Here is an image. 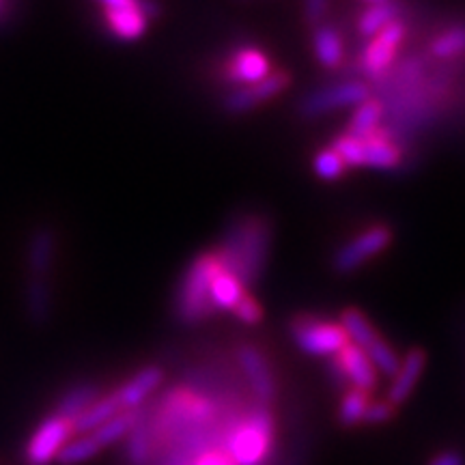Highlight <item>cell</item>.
Returning a JSON list of instances; mask_svg holds the SVG:
<instances>
[{"label":"cell","instance_id":"1","mask_svg":"<svg viewBox=\"0 0 465 465\" xmlns=\"http://www.w3.org/2000/svg\"><path fill=\"white\" fill-rule=\"evenodd\" d=\"M274 240V226L263 213H242L229 224L224 240L218 243L216 254L224 270L243 287H254L267 267Z\"/></svg>","mask_w":465,"mask_h":465},{"label":"cell","instance_id":"2","mask_svg":"<svg viewBox=\"0 0 465 465\" xmlns=\"http://www.w3.org/2000/svg\"><path fill=\"white\" fill-rule=\"evenodd\" d=\"M216 250H205L190 261L174 293V317L183 325L203 323L216 312L212 304V281L218 272Z\"/></svg>","mask_w":465,"mask_h":465},{"label":"cell","instance_id":"3","mask_svg":"<svg viewBox=\"0 0 465 465\" xmlns=\"http://www.w3.org/2000/svg\"><path fill=\"white\" fill-rule=\"evenodd\" d=\"M274 441V416L270 407L254 405L243 418H235L226 435V452L235 465H259Z\"/></svg>","mask_w":465,"mask_h":465},{"label":"cell","instance_id":"4","mask_svg":"<svg viewBox=\"0 0 465 465\" xmlns=\"http://www.w3.org/2000/svg\"><path fill=\"white\" fill-rule=\"evenodd\" d=\"M289 336L308 356H336L349 345L341 323L328 322L311 312H298L289 322Z\"/></svg>","mask_w":465,"mask_h":465},{"label":"cell","instance_id":"5","mask_svg":"<svg viewBox=\"0 0 465 465\" xmlns=\"http://www.w3.org/2000/svg\"><path fill=\"white\" fill-rule=\"evenodd\" d=\"M373 97V89L362 80H342L339 84L323 86L304 95L298 104V114L302 119H317L334 110L347 106H360V104Z\"/></svg>","mask_w":465,"mask_h":465},{"label":"cell","instance_id":"6","mask_svg":"<svg viewBox=\"0 0 465 465\" xmlns=\"http://www.w3.org/2000/svg\"><path fill=\"white\" fill-rule=\"evenodd\" d=\"M394 240L392 226L388 224H373L362 232H358L349 243H342V246L336 250L332 257V270L336 274L345 276L351 274L362 267L366 261H371L377 254H381L383 250L391 246Z\"/></svg>","mask_w":465,"mask_h":465},{"label":"cell","instance_id":"7","mask_svg":"<svg viewBox=\"0 0 465 465\" xmlns=\"http://www.w3.org/2000/svg\"><path fill=\"white\" fill-rule=\"evenodd\" d=\"M407 28L401 20H394L380 35H375L362 52L358 61V72H362L369 80H380L391 72L394 58L399 54L401 44H403Z\"/></svg>","mask_w":465,"mask_h":465},{"label":"cell","instance_id":"8","mask_svg":"<svg viewBox=\"0 0 465 465\" xmlns=\"http://www.w3.org/2000/svg\"><path fill=\"white\" fill-rule=\"evenodd\" d=\"M72 422L56 414L48 416L44 422H39V427L28 440L25 449L26 465H50L56 461L58 452L72 440Z\"/></svg>","mask_w":465,"mask_h":465},{"label":"cell","instance_id":"9","mask_svg":"<svg viewBox=\"0 0 465 465\" xmlns=\"http://www.w3.org/2000/svg\"><path fill=\"white\" fill-rule=\"evenodd\" d=\"M291 74L287 69H276L267 75L261 83L240 86V89H232L224 95L223 108L229 114H246L250 110L259 108L261 104L274 100L276 95H281L282 91H287L291 86Z\"/></svg>","mask_w":465,"mask_h":465},{"label":"cell","instance_id":"10","mask_svg":"<svg viewBox=\"0 0 465 465\" xmlns=\"http://www.w3.org/2000/svg\"><path fill=\"white\" fill-rule=\"evenodd\" d=\"M272 74V61L257 45H240L224 58L220 78L231 86H248L261 83Z\"/></svg>","mask_w":465,"mask_h":465},{"label":"cell","instance_id":"11","mask_svg":"<svg viewBox=\"0 0 465 465\" xmlns=\"http://www.w3.org/2000/svg\"><path fill=\"white\" fill-rule=\"evenodd\" d=\"M235 358L242 366V373L246 377L250 391L259 405L270 407L272 401L276 399V377L272 371V364L267 356L252 342H242L235 349Z\"/></svg>","mask_w":465,"mask_h":465},{"label":"cell","instance_id":"12","mask_svg":"<svg viewBox=\"0 0 465 465\" xmlns=\"http://www.w3.org/2000/svg\"><path fill=\"white\" fill-rule=\"evenodd\" d=\"M362 144L364 166L375 168V171H399L403 164V144L388 127H377L371 136L364 138Z\"/></svg>","mask_w":465,"mask_h":465},{"label":"cell","instance_id":"13","mask_svg":"<svg viewBox=\"0 0 465 465\" xmlns=\"http://www.w3.org/2000/svg\"><path fill=\"white\" fill-rule=\"evenodd\" d=\"M56 257V231L52 226H37L26 243V278L50 281Z\"/></svg>","mask_w":465,"mask_h":465},{"label":"cell","instance_id":"14","mask_svg":"<svg viewBox=\"0 0 465 465\" xmlns=\"http://www.w3.org/2000/svg\"><path fill=\"white\" fill-rule=\"evenodd\" d=\"M424 366H427V351L422 347L410 349L405 358L401 360L399 373L394 375L391 391H388V403L397 407L411 397V392H414V388L424 373Z\"/></svg>","mask_w":465,"mask_h":465},{"label":"cell","instance_id":"15","mask_svg":"<svg viewBox=\"0 0 465 465\" xmlns=\"http://www.w3.org/2000/svg\"><path fill=\"white\" fill-rule=\"evenodd\" d=\"M336 360H339L342 371H345L347 381L351 383V388H358V391L369 394L375 391L380 377H377L375 366L371 364L369 356H366L362 349L349 342L345 349H341V351L336 353Z\"/></svg>","mask_w":465,"mask_h":465},{"label":"cell","instance_id":"16","mask_svg":"<svg viewBox=\"0 0 465 465\" xmlns=\"http://www.w3.org/2000/svg\"><path fill=\"white\" fill-rule=\"evenodd\" d=\"M162 380H164V371L160 366H144V369L138 371L130 381H125L124 386L114 391L116 399L121 403V410H138L147 401L149 394L160 386Z\"/></svg>","mask_w":465,"mask_h":465},{"label":"cell","instance_id":"17","mask_svg":"<svg viewBox=\"0 0 465 465\" xmlns=\"http://www.w3.org/2000/svg\"><path fill=\"white\" fill-rule=\"evenodd\" d=\"M312 52H315L317 63L323 69L336 72L345 63V44H342L341 33L334 26L322 25L315 28L312 35Z\"/></svg>","mask_w":465,"mask_h":465},{"label":"cell","instance_id":"18","mask_svg":"<svg viewBox=\"0 0 465 465\" xmlns=\"http://www.w3.org/2000/svg\"><path fill=\"white\" fill-rule=\"evenodd\" d=\"M106 28L121 42H136L147 33L149 20L141 9H104Z\"/></svg>","mask_w":465,"mask_h":465},{"label":"cell","instance_id":"19","mask_svg":"<svg viewBox=\"0 0 465 465\" xmlns=\"http://www.w3.org/2000/svg\"><path fill=\"white\" fill-rule=\"evenodd\" d=\"M26 315L33 325L44 328L52 319V284L42 278H26L25 287Z\"/></svg>","mask_w":465,"mask_h":465},{"label":"cell","instance_id":"20","mask_svg":"<svg viewBox=\"0 0 465 465\" xmlns=\"http://www.w3.org/2000/svg\"><path fill=\"white\" fill-rule=\"evenodd\" d=\"M121 411L124 410H121V403L114 392L106 394V397H100L89 407V410H84L78 418H74L72 420L74 435H89L95 431L97 427H102L104 422H108L110 418L121 414Z\"/></svg>","mask_w":465,"mask_h":465},{"label":"cell","instance_id":"21","mask_svg":"<svg viewBox=\"0 0 465 465\" xmlns=\"http://www.w3.org/2000/svg\"><path fill=\"white\" fill-rule=\"evenodd\" d=\"M341 328L345 330L347 339L351 345L360 347L364 351L366 347H371L373 342L380 339V332L375 330V325L371 323V319L364 315L360 308H345V311L341 312V319H339Z\"/></svg>","mask_w":465,"mask_h":465},{"label":"cell","instance_id":"22","mask_svg":"<svg viewBox=\"0 0 465 465\" xmlns=\"http://www.w3.org/2000/svg\"><path fill=\"white\" fill-rule=\"evenodd\" d=\"M248 293V289L231 274L229 270H224V265L220 263L218 272L213 274L212 281V304L218 311L231 312L235 308L237 302L242 300V295Z\"/></svg>","mask_w":465,"mask_h":465},{"label":"cell","instance_id":"23","mask_svg":"<svg viewBox=\"0 0 465 465\" xmlns=\"http://www.w3.org/2000/svg\"><path fill=\"white\" fill-rule=\"evenodd\" d=\"M100 397L102 392L95 383H78V386L69 388V391L63 394V399L58 401L54 407V414L72 422L74 418H78L84 410H89Z\"/></svg>","mask_w":465,"mask_h":465},{"label":"cell","instance_id":"24","mask_svg":"<svg viewBox=\"0 0 465 465\" xmlns=\"http://www.w3.org/2000/svg\"><path fill=\"white\" fill-rule=\"evenodd\" d=\"M381 116H383L381 100H375V97H371V100L362 102L356 110H353L351 119H349V124H347L345 134H349V136H353V138H360V141H364L366 136H371V134H373L377 127H380Z\"/></svg>","mask_w":465,"mask_h":465},{"label":"cell","instance_id":"25","mask_svg":"<svg viewBox=\"0 0 465 465\" xmlns=\"http://www.w3.org/2000/svg\"><path fill=\"white\" fill-rule=\"evenodd\" d=\"M153 435H151V424L147 414H138L132 433L127 435V459L132 465H144L153 455Z\"/></svg>","mask_w":465,"mask_h":465},{"label":"cell","instance_id":"26","mask_svg":"<svg viewBox=\"0 0 465 465\" xmlns=\"http://www.w3.org/2000/svg\"><path fill=\"white\" fill-rule=\"evenodd\" d=\"M138 414H141V410L121 411V414L110 418L108 422H104L102 427H97L95 431L89 435L97 441V446H100V449H108V446L116 444V441H121L132 433L134 424H136V420H138Z\"/></svg>","mask_w":465,"mask_h":465},{"label":"cell","instance_id":"27","mask_svg":"<svg viewBox=\"0 0 465 465\" xmlns=\"http://www.w3.org/2000/svg\"><path fill=\"white\" fill-rule=\"evenodd\" d=\"M394 20H399V7L391 0L380 5H371L369 9L360 15L358 20V33L366 39H373L375 35H380L388 25H392Z\"/></svg>","mask_w":465,"mask_h":465},{"label":"cell","instance_id":"28","mask_svg":"<svg viewBox=\"0 0 465 465\" xmlns=\"http://www.w3.org/2000/svg\"><path fill=\"white\" fill-rule=\"evenodd\" d=\"M465 52V25H455L440 33L438 37L429 44V56L440 58V61H450Z\"/></svg>","mask_w":465,"mask_h":465},{"label":"cell","instance_id":"29","mask_svg":"<svg viewBox=\"0 0 465 465\" xmlns=\"http://www.w3.org/2000/svg\"><path fill=\"white\" fill-rule=\"evenodd\" d=\"M369 397H371L369 392L358 391V388H349V391L342 394L339 414H336L341 427L351 429V427H358V424L364 420L366 407L371 403Z\"/></svg>","mask_w":465,"mask_h":465},{"label":"cell","instance_id":"30","mask_svg":"<svg viewBox=\"0 0 465 465\" xmlns=\"http://www.w3.org/2000/svg\"><path fill=\"white\" fill-rule=\"evenodd\" d=\"M364 353L369 356L371 364L375 366L377 373L388 377V380H394V375L399 373L401 358L397 356V351H394L391 342L383 339V336H380V339H377L373 345L364 349Z\"/></svg>","mask_w":465,"mask_h":465},{"label":"cell","instance_id":"31","mask_svg":"<svg viewBox=\"0 0 465 465\" xmlns=\"http://www.w3.org/2000/svg\"><path fill=\"white\" fill-rule=\"evenodd\" d=\"M102 449L97 446V441L91 438V435H80V438L75 440H69L65 446H63V450L58 452L56 461L61 465H78V463H84L89 461L100 452Z\"/></svg>","mask_w":465,"mask_h":465},{"label":"cell","instance_id":"32","mask_svg":"<svg viewBox=\"0 0 465 465\" xmlns=\"http://www.w3.org/2000/svg\"><path fill=\"white\" fill-rule=\"evenodd\" d=\"M312 171H315L317 177L323 179V182H336V179L345 177L349 168L345 166V162L336 155V151L332 147H325L319 149L315 158H312Z\"/></svg>","mask_w":465,"mask_h":465},{"label":"cell","instance_id":"33","mask_svg":"<svg viewBox=\"0 0 465 465\" xmlns=\"http://www.w3.org/2000/svg\"><path fill=\"white\" fill-rule=\"evenodd\" d=\"M330 147H332L336 151V155L345 162L347 168L364 166V144L360 138H353V136H349V134L342 132L334 138Z\"/></svg>","mask_w":465,"mask_h":465},{"label":"cell","instance_id":"34","mask_svg":"<svg viewBox=\"0 0 465 465\" xmlns=\"http://www.w3.org/2000/svg\"><path fill=\"white\" fill-rule=\"evenodd\" d=\"M231 312L235 315L237 322H242L243 325H259L265 317L263 306H261L259 300H254L250 293H243L242 300L237 302Z\"/></svg>","mask_w":465,"mask_h":465},{"label":"cell","instance_id":"35","mask_svg":"<svg viewBox=\"0 0 465 465\" xmlns=\"http://www.w3.org/2000/svg\"><path fill=\"white\" fill-rule=\"evenodd\" d=\"M394 414H397V410H394L388 401H377V403H369V407H366V414H364L362 422L383 424V422L392 420Z\"/></svg>","mask_w":465,"mask_h":465},{"label":"cell","instance_id":"36","mask_svg":"<svg viewBox=\"0 0 465 465\" xmlns=\"http://www.w3.org/2000/svg\"><path fill=\"white\" fill-rule=\"evenodd\" d=\"M192 465H235V463H232V459L229 457V452H224V449H212V450L201 452Z\"/></svg>","mask_w":465,"mask_h":465},{"label":"cell","instance_id":"37","mask_svg":"<svg viewBox=\"0 0 465 465\" xmlns=\"http://www.w3.org/2000/svg\"><path fill=\"white\" fill-rule=\"evenodd\" d=\"M325 9H328V0H304V15L308 25L312 26L322 25Z\"/></svg>","mask_w":465,"mask_h":465},{"label":"cell","instance_id":"38","mask_svg":"<svg viewBox=\"0 0 465 465\" xmlns=\"http://www.w3.org/2000/svg\"><path fill=\"white\" fill-rule=\"evenodd\" d=\"M427 465H465V457L457 450H444L438 452Z\"/></svg>","mask_w":465,"mask_h":465},{"label":"cell","instance_id":"39","mask_svg":"<svg viewBox=\"0 0 465 465\" xmlns=\"http://www.w3.org/2000/svg\"><path fill=\"white\" fill-rule=\"evenodd\" d=\"M328 377L332 380L336 388L347 386V375H345V371H342V366L339 364V360H336V356L330 358V362H328Z\"/></svg>","mask_w":465,"mask_h":465},{"label":"cell","instance_id":"40","mask_svg":"<svg viewBox=\"0 0 465 465\" xmlns=\"http://www.w3.org/2000/svg\"><path fill=\"white\" fill-rule=\"evenodd\" d=\"M104 9H141L143 0H97Z\"/></svg>","mask_w":465,"mask_h":465},{"label":"cell","instance_id":"41","mask_svg":"<svg viewBox=\"0 0 465 465\" xmlns=\"http://www.w3.org/2000/svg\"><path fill=\"white\" fill-rule=\"evenodd\" d=\"M366 3H371V5H380V3H386V0H366Z\"/></svg>","mask_w":465,"mask_h":465}]
</instances>
